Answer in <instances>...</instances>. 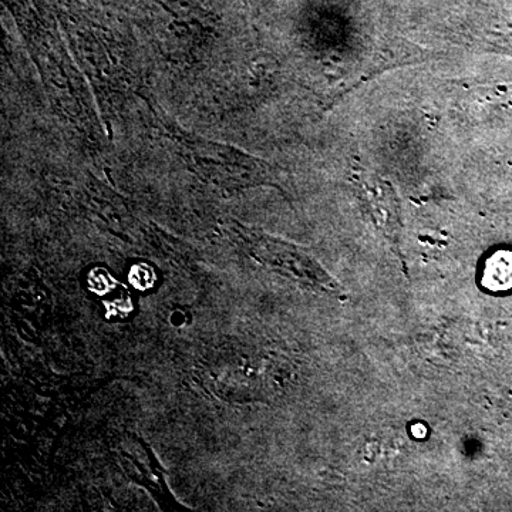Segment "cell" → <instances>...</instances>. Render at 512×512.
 <instances>
[{
    "label": "cell",
    "instance_id": "6da1fadb",
    "mask_svg": "<svg viewBox=\"0 0 512 512\" xmlns=\"http://www.w3.org/2000/svg\"><path fill=\"white\" fill-rule=\"evenodd\" d=\"M352 183L372 212L376 224L389 237L396 239L400 231L399 202L392 184L357 163L352 167Z\"/></svg>",
    "mask_w": 512,
    "mask_h": 512
},
{
    "label": "cell",
    "instance_id": "7a4b0ae2",
    "mask_svg": "<svg viewBox=\"0 0 512 512\" xmlns=\"http://www.w3.org/2000/svg\"><path fill=\"white\" fill-rule=\"evenodd\" d=\"M481 284L490 292L512 289V252L497 251L485 261Z\"/></svg>",
    "mask_w": 512,
    "mask_h": 512
}]
</instances>
